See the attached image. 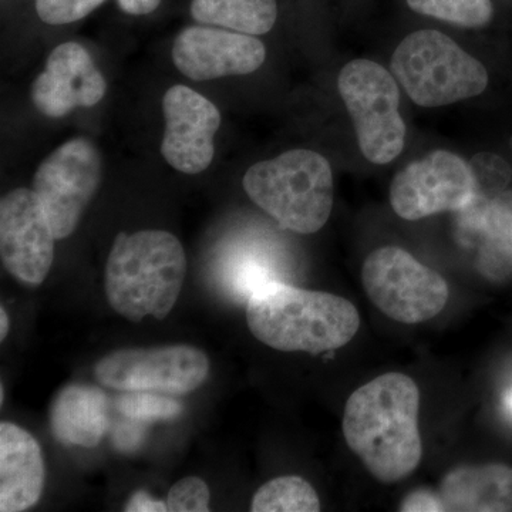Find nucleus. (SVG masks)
<instances>
[{
  "label": "nucleus",
  "mask_w": 512,
  "mask_h": 512,
  "mask_svg": "<svg viewBox=\"0 0 512 512\" xmlns=\"http://www.w3.org/2000/svg\"><path fill=\"white\" fill-rule=\"evenodd\" d=\"M107 83L86 47L66 42L55 47L45 70L36 77L30 97L40 113L60 119L79 107L97 106Z\"/></svg>",
  "instance_id": "nucleus-14"
},
{
  "label": "nucleus",
  "mask_w": 512,
  "mask_h": 512,
  "mask_svg": "<svg viewBox=\"0 0 512 512\" xmlns=\"http://www.w3.org/2000/svg\"><path fill=\"white\" fill-rule=\"evenodd\" d=\"M165 131L161 154L174 170L200 174L214 160V137L221 113L207 97L177 84L163 97Z\"/></svg>",
  "instance_id": "nucleus-12"
},
{
  "label": "nucleus",
  "mask_w": 512,
  "mask_h": 512,
  "mask_svg": "<svg viewBox=\"0 0 512 512\" xmlns=\"http://www.w3.org/2000/svg\"><path fill=\"white\" fill-rule=\"evenodd\" d=\"M363 288L379 311L406 325L439 315L448 302L447 282L399 247H383L367 256Z\"/></svg>",
  "instance_id": "nucleus-7"
},
{
  "label": "nucleus",
  "mask_w": 512,
  "mask_h": 512,
  "mask_svg": "<svg viewBox=\"0 0 512 512\" xmlns=\"http://www.w3.org/2000/svg\"><path fill=\"white\" fill-rule=\"evenodd\" d=\"M123 421L116 424L111 434L114 447L121 453H133L143 446L146 439V426L144 421L128 419L124 417Z\"/></svg>",
  "instance_id": "nucleus-26"
},
{
  "label": "nucleus",
  "mask_w": 512,
  "mask_h": 512,
  "mask_svg": "<svg viewBox=\"0 0 512 512\" xmlns=\"http://www.w3.org/2000/svg\"><path fill=\"white\" fill-rule=\"evenodd\" d=\"M56 237L36 192L16 188L0 201V256L10 275L40 285L50 272Z\"/></svg>",
  "instance_id": "nucleus-11"
},
{
  "label": "nucleus",
  "mask_w": 512,
  "mask_h": 512,
  "mask_svg": "<svg viewBox=\"0 0 512 512\" xmlns=\"http://www.w3.org/2000/svg\"><path fill=\"white\" fill-rule=\"evenodd\" d=\"M338 87L366 160L379 165L396 160L404 148L406 126L393 74L372 60L356 59L343 67Z\"/></svg>",
  "instance_id": "nucleus-6"
},
{
  "label": "nucleus",
  "mask_w": 512,
  "mask_h": 512,
  "mask_svg": "<svg viewBox=\"0 0 512 512\" xmlns=\"http://www.w3.org/2000/svg\"><path fill=\"white\" fill-rule=\"evenodd\" d=\"M187 275V256L173 234L146 229L114 239L106 265L111 308L131 322L164 319L174 308Z\"/></svg>",
  "instance_id": "nucleus-3"
},
{
  "label": "nucleus",
  "mask_w": 512,
  "mask_h": 512,
  "mask_svg": "<svg viewBox=\"0 0 512 512\" xmlns=\"http://www.w3.org/2000/svg\"><path fill=\"white\" fill-rule=\"evenodd\" d=\"M407 5L420 15L430 16L463 26L481 28L493 18L491 0H406Z\"/></svg>",
  "instance_id": "nucleus-21"
},
{
  "label": "nucleus",
  "mask_w": 512,
  "mask_h": 512,
  "mask_svg": "<svg viewBox=\"0 0 512 512\" xmlns=\"http://www.w3.org/2000/svg\"><path fill=\"white\" fill-rule=\"evenodd\" d=\"M42 448L29 431L0 424V511L20 512L39 503L45 487Z\"/></svg>",
  "instance_id": "nucleus-15"
},
{
  "label": "nucleus",
  "mask_w": 512,
  "mask_h": 512,
  "mask_svg": "<svg viewBox=\"0 0 512 512\" xmlns=\"http://www.w3.org/2000/svg\"><path fill=\"white\" fill-rule=\"evenodd\" d=\"M478 195L473 168L450 151H434L394 177L390 205L400 218L419 221L441 212L463 211Z\"/></svg>",
  "instance_id": "nucleus-10"
},
{
  "label": "nucleus",
  "mask_w": 512,
  "mask_h": 512,
  "mask_svg": "<svg viewBox=\"0 0 512 512\" xmlns=\"http://www.w3.org/2000/svg\"><path fill=\"white\" fill-rule=\"evenodd\" d=\"M505 404H507L508 410L512 413V390L510 394L507 396V400H505Z\"/></svg>",
  "instance_id": "nucleus-31"
},
{
  "label": "nucleus",
  "mask_w": 512,
  "mask_h": 512,
  "mask_svg": "<svg viewBox=\"0 0 512 512\" xmlns=\"http://www.w3.org/2000/svg\"><path fill=\"white\" fill-rule=\"evenodd\" d=\"M126 512H164L168 511L167 503L158 501L156 498L151 497L146 491H136L130 498H128Z\"/></svg>",
  "instance_id": "nucleus-28"
},
{
  "label": "nucleus",
  "mask_w": 512,
  "mask_h": 512,
  "mask_svg": "<svg viewBox=\"0 0 512 512\" xmlns=\"http://www.w3.org/2000/svg\"><path fill=\"white\" fill-rule=\"evenodd\" d=\"M0 320H2L0 322V340H5L9 332V318L5 308H2V311H0Z\"/></svg>",
  "instance_id": "nucleus-30"
},
{
  "label": "nucleus",
  "mask_w": 512,
  "mask_h": 512,
  "mask_svg": "<svg viewBox=\"0 0 512 512\" xmlns=\"http://www.w3.org/2000/svg\"><path fill=\"white\" fill-rule=\"evenodd\" d=\"M399 511L403 512H439L444 510L443 501H441L439 493H431V491H413L403 498Z\"/></svg>",
  "instance_id": "nucleus-27"
},
{
  "label": "nucleus",
  "mask_w": 512,
  "mask_h": 512,
  "mask_svg": "<svg viewBox=\"0 0 512 512\" xmlns=\"http://www.w3.org/2000/svg\"><path fill=\"white\" fill-rule=\"evenodd\" d=\"M265 59V45L256 36L217 26H190L173 46L175 67L197 82L254 73Z\"/></svg>",
  "instance_id": "nucleus-13"
},
{
  "label": "nucleus",
  "mask_w": 512,
  "mask_h": 512,
  "mask_svg": "<svg viewBox=\"0 0 512 512\" xmlns=\"http://www.w3.org/2000/svg\"><path fill=\"white\" fill-rule=\"evenodd\" d=\"M210 500V488L205 481L198 477H187L171 487L167 507L171 512H208Z\"/></svg>",
  "instance_id": "nucleus-24"
},
{
  "label": "nucleus",
  "mask_w": 512,
  "mask_h": 512,
  "mask_svg": "<svg viewBox=\"0 0 512 512\" xmlns=\"http://www.w3.org/2000/svg\"><path fill=\"white\" fill-rule=\"evenodd\" d=\"M191 18L201 25L261 36L271 32L278 19L276 0H192Z\"/></svg>",
  "instance_id": "nucleus-18"
},
{
  "label": "nucleus",
  "mask_w": 512,
  "mask_h": 512,
  "mask_svg": "<svg viewBox=\"0 0 512 512\" xmlns=\"http://www.w3.org/2000/svg\"><path fill=\"white\" fill-rule=\"evenodd\" d=\"M163 0H117L124 13L131 16H144L156 12Z\"/></svg>",
  "instance_id": "nucleus-29"
},
{
  "label": "nucleus",
  "mask_w": 512,
  "mask_h": 512,
  "mask_svg": "<svg viewBox=\"0 0 512 512\" xmlns=\"http://www.w3.org/2000/svg\"><path fill=\"white\" fill-rule=\"evenodd\" d=\"M437 493L446 511H512V468L504 464L460 466L448 471Z\"/></svg>",
  "instance_id": "nucleus-16"
},
{
  "label": "nucleus",
  "mask_w": 512,
  "mask_h": 512,
  "mask_svg": "<svg viewBox=\"0 0 512 512\" xmlns=\"http://www.w3.org/2000/svg\"><path fill=\"white\" fill-rule=\"evenodd\" d=\"M247 322L269 348L312 355L343 348L360 328L359 312L348 299L281 281L255 289L247 302Z\"/></svg>",
  "instance_id": "nucleus-2"
},
{
  "label": "nucleus",
  "mask_w": 512,
  "mask_h": 512,
  "mask_svg": "<svg viewBox=\"0 0 512 512\" xmlns=\"http://www.w3.org/2000/svg\"><path fill=\"white\" fill-rule=\"evenodd\" d=\"M106 0H36L37 16L46 25L62 26L79 22Z\"/></svg>",
  "instance_id": "nucleus-23"
},
{
  "label": "nucleus",
  "mask_w": 512,
  "mask_h": 512,
  "mask_svg": "<svg viewBox=\"0 0 512 512\" xmlns=\"http://www.w3.org/2000/svg\"><path fill=\"white\" fill-rule=\"evenodd\" d=\"M103 163L87 138H72L56 148L37 168L36 192L56 239L70 237L99 190Z\"/></svg>",
  "instance_id": "nucleus-8"
},
{
  "label": "nucleus",
  "mask_w": 512,
  "mask_h": 512,
  "mask_svg": "<svg viewBox=\"0 0 512 512\" xmlns=\"http://www.w3.org/2000/svg\"><path fill=\"white\" fill-rule=\"evenodd\" d=\"M484 231L487 244L484 262L488 268L510 271L512 269V192L500 195L487 207L484 214Z\"/></svg>",
  "instance_id": "nucleus-20"
},
{
  "label": "nucleus",
  "mask_w": 512,
  "mask_h": 512,
  "mask_svg": "<svg viewBox=\"0 0 512 512\" xmlns=\"http://www.w3.org/2000/svg\"><path fill=\"white\" fill-rule=\"evenodd\" d=\"M210 373V360L188 345L120 349L96 366L97 380L120 392L185 394L194 392Z\"/></svg>",
  "instance_id": "nucleus-9"
},
{
  "label": "nucleus",
  "mask_w": 512,
  "mask_h": 512,
  "mask_svg": "<svg viewBox=\"0 0 512 512\" xmlns=\"http://www.w3.org/2000/svg\"><path fill=\"white\" fill-rule=\"evenodd\" d=\"M242 183L259 208L296 234H315L332 212V168L316 151L299 148L256 163Z\"/></svg>",
  "instance_id": "nucleus-4"
},
{
  "label": "nucleus",
  "mask_w": 512,
  "mask_h": 512,
  "mask_svg": "<svg viewBox=\"0 0 512 512\" xmlns=\"http://www.w3.org/2000/svg\"><path fill=\"white\" fill-rule=\"evenodd\" d=\"M251 511L318 512L320 500L315 488L302 477H278L256 491Z\"/></svg>",
  "instance_id": "nucleus-19"
},
{
  "label": "nucleus",
  "mask_w": 512,
  "mask_h": 512,
  "mask_svg": "<svg viewBox=\"0 0 512 512\" xmlns=\"http://www.w3.org/2000/svg\"><path fill=\"white\" fill-rule=\"evenodd\" d=\"M419 410V387L403 373H384L349 397L343 436L380 483H399L419 467L423 457Z\"/></svg>",
  "instance_id": "nucleus-1"
},
{
  "label": "nucleus",
  "mask_w": 512,
  "mask_h": 512,
  "mask_svg": "<svg viewBox=\"0 0 512 512\" xmlns=\"http://www.w3.org/2000/svg\"><path fill=\"white\" fill-rule=\"evenodd\" d=\"M394 79L421 107H441L484 92L487 70L451 37L437 30H419L394 50Z\"/></svg>",
  "instance_id": "nucleus-5"
},
{
  "label": "nucleus",
  "mask_w": 512,
  "mask_h": 512,
  "mask_svg": "<svg viewBox=\"0 0 512 512\" xmlns=\"http://www.w3.org/2000/svg\"><path fill=\"white\" fill-rule=\"evenodd\" d=\"M117 410L128 419L144 421L175 419L183 410L173 397L157 392H124L116 400Z\"/></svg>",
  "instance_id": "nucleus-22"
},
{
  "label": "nucleus",
  "mask_w": 512,
  "mask_h": 512,
  "mask_svg": "<svg viewBox=\"0 0 512 512\" xmlns=\"http://www.w3.org/2000/svg\"><path fill=\"white\" fill-rule=\"evenodd\" d=\"M474 177H476L477 191L501 190L510 181V168L503 158L494 156V154H478L474 157L473 163Z\"/></svg>",
  "instance_id": "nucleus-25"
},
{
  "label": "nucleus",
  "mask_w": 512,
  "mask_h": 512,
  "mask_svg": "<svg viewBox=\"0 0 512 512\" xmlns=\"http://www.w3.org/2000/svg\"><path fill=\"white\" fill-rule=\"evenodd\" d=\"M107 427L109 400L97 387L70 384L57 394L50 407V429L64 446L96 447Z\"/></svg>",
  "instance_id": "nucleus-17"
}]
</instances>
